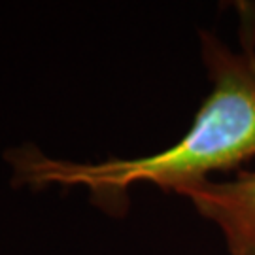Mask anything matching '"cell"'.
<instances>
[{
  "label": "cell",
  "instance_id": "cell-1",
  "mask_svg": "<svg viewBox=\"0 0 255 255\" xmlns=\"http://www.w3.org/2000/svg\"><path fill=\"white\" fill-rule=\"evenodd\" d=\"M240 51L214 34H202V59L212 91L191 128L174 146L140 159H112L97 164L49 159L34 146L9 151L15 183L28 187L83 185L99 206L118 212L128 185L151 182L164 191L206 180L210 172L229 170L255 155V6L242 4Z\"/></svg>",
  "mask_w": 255,
  "mask_h": 255
},
{
  "label": "cell",
  "instance_id": "cell-2",
  "mask_svg": "<svg viewBox=\"0 0 255 255\" xmlns=\"http://www.w3.org/2000/svg\"><path fill=\"white\" fill-rule=\"evenodd\" d=\"M204 219L223 233L231 255H255V172H240L235 180H201L183 187Z\"/></svg>",
  "mask_w": 255,
  "mask_h": 255
}]
</instances>
